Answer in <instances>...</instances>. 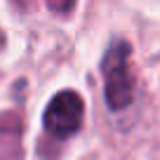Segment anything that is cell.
<instances>
[{
	"mask_svg": "<svg viewBox=\"0 0 160 160\" xmlns=\"http://www.w3.org/2000/svg\"><path fill=\"white\" fill-rule=\"evenodd\" d=\"M130 42L115 40L101 59L104 97L111 111H125L134 101V75L130 66Z\"/></svg>",
	"mask_w": 160,
	"mask_h": 160,
	"instance_id": "cell-1",
	"label": "cell"
},
{
	"mask_svg": "<svg viewBox=\"0 0 160 160\" xmlns=\"http://www.w3.org/2000/svg\"><path fill=\"white\" fill-rule=\"evenodd\" d=\"M82 118H85L82 97L73 90H64L54 94L47 104L42 125H45L47 134L57 137V139H68L82 127Z\"/></svg>",
	"mask_w": 160,
	"mask_h": 160,
	"instance_id": "cell-2",
	"label": "cell"
},
{
	"mask_svg": "<svg viewBox=\"0 0 160 160\" xmlns=\"http://www.w3.org/2000/svg\"><path fill=\"white\" fill-rule=\"evenodd\" d=\"M17 10H35V7H45V10L54 12V14H68L75 7V0H10Z\"/></svg>",
	"mask_w": 160,
	"mask_h": 160,
	"instance_id": "cell-3",
	"label": "cell"
}]
</instances>
